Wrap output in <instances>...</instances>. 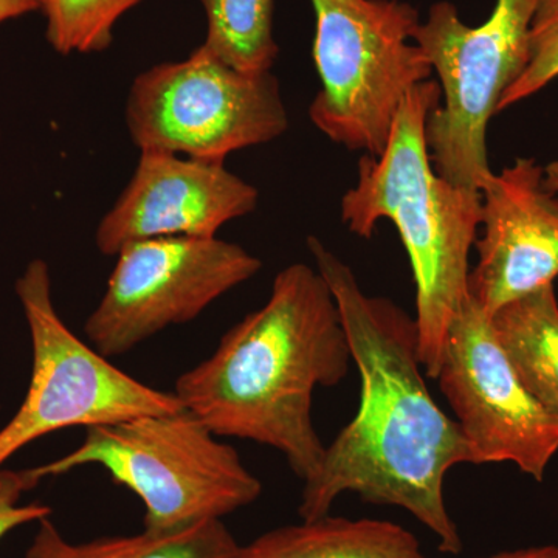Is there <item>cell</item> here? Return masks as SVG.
Here are the masks:
<instances>
[{
    "label": "cell",
    "instance_id": "cell-1",
    "mask_svg": "<svg viewBox=\"0 0 558 558\" xmlns=\"http://www.w3.org/2000/svg\"><path fill=\"white\" fill-rule=\"evenodd\" d=\"M317 270L328 282L357 366V414L326 447L304 480L301 520L329 515L343 494L407 510L458 556L462 538L444 498L451 469L472 464L458 422L429 395L418 357L416 318L392 301L368 296L354 271L318 238H307Z\"/></svg>",
    "mask_w": 558,
    "mask_h": 558
},
{
    "label": "cell",
    "instance_id": "cell-2",
    "mask_svg": "<svg viewBox=\"0 0 558 558\" xmlns=\"http://www.w3.org/2000/svg\"><path fill=\"white\" fill-rule=\"evenodd\" d=\"M351 362L328 282L306 264H292L275 278L267 303L179 377L174 395L219 438L271 447L304 481L326 450L312 417L315 389L337 387Z\"/></svg>",
    "mask_w": 558,
    "mask_h": 558
},
{
    "label": "cell",
    "instance_id": "cell-3",
    "mask_svg": "<svg viewBox=\"0 0 558 558\" xmlns=\"http://www.w3.org/2000/svg\"><path fill=\"white\" fill-rule=\"evenodd\" d=\"M439 102L436 81L414 86L387 148L379 157H360L357 183L341 201V220L355 236L368 240L380 219L398 229L416 282L418 357L432 379L451 322L469 299L470 250L483 215L481 191L444 179L429 159L427 121Z\"/></svg>",
    "mask_w": 558,
    "mask_h": 558
},
{
    "label": "cell",
    "instance_id": "cell-4",
    "mask_svg": "<svg viewBox=\"0 0 558 558\" xmlns=\"http://www.w3.org/2000/svg\"><path fill=\"white\" fill-rule=\"evenodd\" d=\"M218 438L186 409L146 414L87 428L78 449L31 472L39 483L100 465L142 499L146 531H179L222 520L260 497V481Z\"/></svg>",
    "mask_w": 558,
    "mask_h": 558
},
{
    "label": "cell",
    "instance_id": "cell-5",
    "mask_svg": "<svg viewBox=\"0 0 558 558\" xmlns=\"http://www.w3.org/2000/svg\"><path fill=\"white\" fill-rule=\"evenodd\" d=\"M322 87L310 119L333 143L379 157L407 95L432 76L414 44L421 21L403 0H311Z\"/></svg>",
    "mask_w": 558,
    "mask_h": 558
},
{
    "label": "cell",
    "instance_id": "cell-6",
    "mask_svg": "<svg viewBox=\"0 0 558 558\" xmlns=\"http://www.w3.org/2000/svg\"><path fill=\"white\" fill-rule=\"evenodd\" d=\"M535 5L537 0H497L483 25L469 27L453 3L438 2L414 33V44L438 75L444 101L427 121L429 159L454 185L481 191L494 174L488 121L526 68Z\"/></svg>",
    "mask_w": 558,
    "mask_h": 558
},
{
    "label": "cell",
    "instance_id": "cell-7",
    "mask_svg": "<svg viewBox=\"0 0 558 558\" xmlns=\"http://www.w3.org/2000/svg\"><path fill=\"white\" fill-rule=\"evenodd\" d=\"M124 120L140 153L219 161L289 130L274 73L241 72L202 46L186 60L161 62L135 76Z\"/></svg>",
    "mask_w": 558,
    "mask_h": 558
},
{
    "label": "cell",
    "instance_id": "cell-8",
    "mask_svg": "<svg viewBox=\"0 0 558 558\" xmlns=\"http://www.w3.org/2000/svg\"><path fill=\"white\" fill-rule=\"evenodd\" d=\"M16 295L31 330L32 380L20 410L0 428V469L33 440L58 429L185 409L174 392L135 380L65 326L54 307L46 260L28 263Z\"/></svg>",
    "mask_w": 558,
    "mask_h": 558
},
{
    "label": "cell",
    "instance_id": "cell-9",
    "mask_svg": "<svg viewBox=\"0 0 558 558\" xmlns=\"http://www.w3.org/2000/svg\"><path fill=\"white\" fill-rule=\"evenodd\" d=\"M260 269L258 256L218 236L132 242L117 255L84 333L105 357L126 354L170 326L193 322Z\"/></svg>",
    "mask_w": 558,
    "mask_h": 558
},
{
    "label": "cell",
    "instance_id": "cell-10",
    "mask_svg": "<svg viewBox=\"0 0 558 558\" xmlns=\"http://www.w3.org/2000/svg\"><path fill=\"white\" fill-rule=\"evenodd\" d=\"M472 464L512 462L542 481L558 451V414L523 384L494 328L472 299L451 322L438 376Z\"/></svg>",
    "mask_w": 558,
    "mask_h": 558
},
{
    "label": "cell",
    "instance_id": "cell-11",
    "mask_svg": "<svg viewBox=\"0 0 558 558\" xmlns=\"http://www.w3.org/2000/svg\"><path fill=\"white\" fill-rule=\"evenodd\" d=\"M258 201V190L226 161L142 150L126 189L98 223L95 245L117 256L154 238H215L230 220L255 211Z\"/></svg>",
    "mask_w": 558,
    "mask_h": 558
},
{
    "label": "cell",
    "instance_id": "cell-12",
    "mask_svg": "<svg viewBox=\"0 0 558 558\" xmlns=\"http://www.w3.org/2000/svg\"><path fill=\"white\" fill-rule=\"evenodd\" d=\"M543 179L537 161L517 159L481 189L484 230L469 296L490 317L558 277V199Z\"/></svg>",
    "mask_w": 558,
    "mask_h": 558
},
{
    "label": "cell",
    "instance_id": "cell-13",
    "mask_svg": "<svg viewBox=\"0 0 558 558\" xmlns=\"http://www.w3.org/2000/svg\"><path fill=\"white\" fill-rule=\"evenodd\" d=\"M233 558H433L417 538L385 520L325 515L267 532Z\"/></svg>",
    "mask_w": 558,
    "mask_h": 558
},
{
    "label": "cell",
    "instance_id": "cell-14",
    "mask_svg": "<svg viewBox=\"0 0 558 558\" xmlns=\"http://www.w3.org/2000/svg\"><path fill=\"white\" fill-rule=\"evenodd\" d=\"M240 543L222 520L204 521L170 532L69 542L50 517L38 521L25 558H233Z\"/></svg>",
    "mask_w": 558,
    "mask_h": 558
},
{
    "label": "cell",
    "instance_id": "cell-15",
    "mask_svg": "<svg viewBox=\"0 0 558 558\" xmlns=\"http://www.w3.org/2000/svg\"><path fill=\"white\" fill-rule=\"evenodd\" d=\"M492 322L529 391L558 414V303L554 286L501 307Z\"/></svg>",
    "mask_w": 558,
    "mask_h": 558
},
{
    "label": "cell",
    "instance_id": "cell-16",
    "mask_svg": "<svg viewBox=\"0 0 558 558\" xmlns=\"http://www.w3.org/2000/svg\"><path fill=\"white\" fill-rule=\"evenodd\" d=\"M207 21L201 44L216 60L241 72H271L278 58L275 0H199Z\"/></svg>",
    "mask_w": 558,
    "mask_h": 558
},
{
    "label": "cell",
    "instance_id": "cell-17",
    "mask_svg": "<svg viewBox=\"0 0 558 558\" xmlns=\"http://www.w3.org/2000/svg\"><path fill=\"white\" fill-rule=\"evenodd\" d=\"M143 0H39L51 49L64 54L100 53L113 43L117 22Z\"/></svg>",
    "mask_w": 558,
    "mask_h": 558
},
{
    "label": "cell",
    "instance_id": "cell-18",
    "mask_svg": "<svg viewBox=\"0 0 558 558\" xmlns=\"http://www.w3.org/2000/svg\"><path fill=\"white\" fill-rule=\"evenodd\" d=\"M558 78V0H537L529 28V60L502 95L498 112L526 100Z\"/></svg>",
    "mask_w": 558,
    "mask_h": 558
},
{
    "label": "cell",
    "instance_id": "cell-19",
    "mask_svg": "<svg viewBox=\"0 0 558 558\" xmlns=\"http://www.w3.org/2000/svg\"><path fill=\"white\" fill-rule=\"evenodd\" d=\"M36 486L38 481L33 478L31 469H0V539L16 527L50 517L49 506L21 505L22 495Z\"/></svg>",
    "mask_w": 558,
    "mask_h": 558
},
{
    "label": "cell",
    "instance_id": "cell-20",
    "mask_svg": "<svg viewBox=\"0 0 558 558\" xmlns=\"http://www.w3.org/2000/svg\"><path fill=\"white\" fill-rule=\"evenodd\" d=\"M39 10V0H0V25Z\"/></svg>",
    "mask_w": 558,
    "mask_h": 558
},
{
    "label": "cell",
    "instance_id": "cell-21",
    "mask_svg": "<svg viewBox=\"0 0 558 558\" xmlns=\"http://www.w3.org/2000/svg\"><path fill=\"white\" fill-rule=\"evenodd\" d=\"M481 558H558V546H532V548L502 550L494 556Z\"/></svg>",
    "mask_w": 558,
    "mask_h": 558
},
{
    "label": "cell",
    "instance_id": "cell-22",
    "mask_svg": "<svg viewBox=\"0 0 558 558\" xmlns=\"http://www.w3.org/2000/svg\"><path fill=\"white\" fill-rule=\"evenodd\" d=\"M545 170V189L550 191V193H558V160L550 161L548 167L543 168Z\"/></svg>",
    "mask_w": 558,
    "mask_h": 558
}]
</instances>
